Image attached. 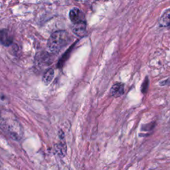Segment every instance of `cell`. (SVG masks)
Segmentation results:
<instances>
[{
	"mask_svg": "<svg viewBox=\"0 0 170 170\" xmlns=\"http://www.w3.org/2000/svg\"><path fill=\"white\" fill-rule=\"evenodd\" d=\"M9 103L8 98L6 97L4 94L0 93V104H7Z\"/></svg>",
	"mask_w": 170,
	"mask_h": 170,
	"instance_id": "cell-12",
	"label": "cell"
},
{
	"mask_svg": "<svg viewBox=\"0 0 170 170\" xmlns=\"http://www.w3.org/2000/svg\"><path fill=\"white\" fill-rule=\"evenodd\" d=\"M149 86V78L148 77H146L144 80L142 85L141 86V91L143 94H145L148 91Z\"/></svg>",
	"mask_w": 170,
	"mask_h": 170,
	"instance_id": "cell-10",
	"label": "cell"
},
{
	"mask_svg": "<svg viewBox=\"0 0 170 170\" xmlns=\"http://www.w3.org/2000/svg\"><path fill=\"white\" fill-rule=\"evenodd\" d=\"M69 34L65 31H59L53 33L47 43V48L52 53H57L69 41Z\"/></svg>",
	"mask_w": 170,
	"mask_h": 170,
	"instance_id": "cell-2",
	"label": "cell"
},
{
	"mask_svg": "<svg viewBox=\"0 0 170 170\" xmlns=\"http://www.w3.org/2000/svg\"><path fill=\"white\" fill-rule=\"evenodd\" d=\"M86 29V22H83L77 24H74L73 31L75 34H77L78 36H82L85 33Z\"/></svg>",
	"mask_w": 170,
	"mask_h": 170,
	"instance_id": "cell-8",
	"label": "cell"
},
{
	"mask_svg": "<svg viewBox=\"0 0 170 170\" xmlns=\"http://www.w3.org/2000/svg\"><path fill=\"white\" fill-rule=\"evenodd\" d=\"M7 112L0 113V128L14 139L19 141L22 138L23 131L19 121Z\"/></svg>",
	"mask_w": 170,
	"mask_h": 170,
	"instance_id": "cell-1",
	"label": "cell"
},
{
	"mask_svg": "<svg viewBox=\"0 0 170 170\" xmlns=\"http://www.w3.org/2000/svg\"><path fill=\"white\" fill-rule=\"evenodd\" d=\"M155 126H156V122H152L149 124H144V125L142 126L141 130H142V131H145V132L151 131V130H152L154 128V127H155Z\"/></svg>",
	"mask_w": 170,
	"mask_h": 170,
	"instance_id": "cell-11",
	"label": "cell"
},
{
	"mask_svg": "<svg viewBox=\"0 0 170 170\" xmlns=\"http://www.w3.org/2000/svg\"><path fill=\"white\" fill-rule=\"evenodd\" d=\"M160 24L162 27L170 28V9L166 10L160 19Z\"/></svg>",
	"mask_w": 170,
	"mask_h": 170,
	"instance_id": "cell-7",
	"label": "cell"
},
{
	"mask_svg": "<svg viewBox=\"0 0 170 170\" xmlns=\"http://www.w3.org/2000/svg\"><path fill=\"white\" fill-rule=\"evenodd\" d=\"M124 93V85L122 82H117L114 84L111 89L110 94L113 97H119Z\"/></svg>",
	"mask_w": 170,
	"mask_h": 170,
	"instance_id": "cell-5",
	"label": "cell"
},
{
	"mask_svg": "<svg viewBox=\"0 0 170 170\" xmlns=\"http://www.w3.org/2000/svg\"><path fill=\"white\" fill-rule=\"evenodd\" d=\"M55 72L53 69H49L45 71L42 78V81L45 85H49L54 78Z\"/></svg>",
	"mask_w": 170,
	"mask_h": 170,
	"instance_id": "cell-6",
	"label": "cell"
},
{
	"mask_svg": "<svg viewBox=\"0 0 170 170\" xmlns=\"http://www.w3.org/2000/svg\"><path fill=\"white\" fill-rule=\"evenodd\" d=\"M13 42V37L6 29L0 30V43L5 46L10 45Z\"/></svg>",
	"mask_w": 170,
	"mask_h": 170,
	"instance_id": "cell-4",
	"label": "cell"
},
{
	"mask_svg": "<svg viewBox=\"0 0 170 170\" xmlns=\"http://www.w3.org/2000/svg\"><path fill=\"white\" fill-rule=\"evenodd\" d=\"M55 150L56 153L60 157H64L66 155V145L65 142H61L60 143L56 144L55 145Z\"/></svg>",
	"mask_w": 170,
	"mask_h": 170,
	"instance_id": "cell-9",
	"label": "cell"
},
{
	"mask_svg": "<svg viewBox=\"0 0 170 170\" xmlns=\"http://www.w3.org/2000/svg\"><path fill=\"white\" fill-rule=\"evenodd\" d=\"M69 17L70 21L74 24L85 22V17L82 11L78 8H74L71 9L69 13Z\"/></svg>",
	"mask_w": 170,
	"mask_h": 170,
	"instance_id": "cell-3",
	"label": "cell"
}]
</instances>
